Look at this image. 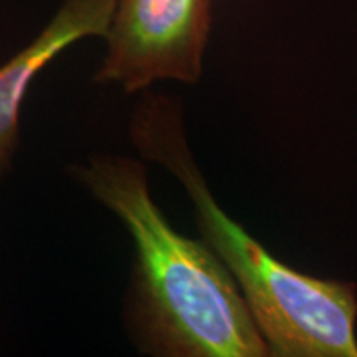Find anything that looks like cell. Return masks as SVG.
I'll return each instance as SVG.
<instances>
[{"instance_id":"obj_1","label":"cell","mask_w":357,"mask_h":357,"mask_svg":"<svg viewBox=\"0 0 357 357\" xmlns=\"http://www.w3.org/2000/svg\"><path fill=\"white\" fill-rule=\"evenodd\" d=\"M83 182L128 227L136 248V318L151 351L177 357L270 356L225 265L207 243L171 227L146 171L126 158L95 159Z\"/></svg>"},{"instance_id":"obj_2","label":"cell","mask_w":357,"mask_h":357,"mask_svg":"<svg viewBox=\"0 0 357 357\" xmlns=\"http://www.w3.org/2000/svg\"><path fill=\"white\" fill-rule=\"evenodd\" d=\"M136 139L184 185L205 243L235 280L270 356L357 357L356 284L293 270L227 215L192 160L174 102L151 101L137 118Z\"/></svg>"},{"instance_id":"obj_3","label":"cell","mask_w":357,"mask_h":357,"mask_svg":"<svg viewBox=\"0 0 357 357\" xmlns=\"http://www.w3.org/2000/svg\"><path fill=\"white\" fill-rule=\"evenodd\" d=\"M211 32V0H116L100 82L137 91L159 82L195 83Z\"/></svg>"},{"instance_id":"obj_4","label":"cell","mask_w":357,"mask_h":357,"mask_svg":"<svg viewBox=\"0 0 357 357\" xmlns=\"http://www.w3.org/2000/svg\"><path fill=\"white\" fill-rule=\"evenodd\" d=\"M114 6L116 0H65L47 29L0 66V174L15 149L20 105L32 79L78 40L106 37Z\"/></svg>"}]
</instances>
